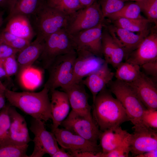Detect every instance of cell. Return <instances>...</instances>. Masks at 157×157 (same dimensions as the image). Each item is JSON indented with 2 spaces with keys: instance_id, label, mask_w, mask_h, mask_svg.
Returning a JSON list of instances; mask_svg holds the SVG:
<instances>
[{
  "instance_id": "obj_1",
  "label": "cell",
  "mask_w": 157,
  "mask_h": 157,
  "mask_svg": "<svg viewBox=\"0 0 157 157\" xmlns=\"http://www.w3.org/2000/svg\"><path fill=\"white\" fill-rule=\"evenodd\" d=\"M49 91L45 86L38 92H17L6 88L5 94L10 105L33 118L47 122L52 119Z\"/></svg>"
},
{
  "instance_id": "obj_2",
  "label": "cell",
  "mask_w": 157,
  "mask_h": 157,
  "mask_svg": "<svg viewBox=\"0 0 157 157\" xmlns=\"http://www.w3.org/2000/svg\"><path fill=\"white\" fill-rule=\"evenodd\" d=\"M93 102L92 116L101 132L119 126L129 121L124 107L106 86L98 93Z\"/></svg>"
},
{
  "instance_id": "obj_3",
  "label": "cell",
  "mask_w": 157,
  "mask_h": 157,
  "mask_svg": "<svg viewBox=\"0 0 157 157\" xmlns=\"http://www.w3.org/2000/svg\"><path fill=\"white\" fill-rule=\"evenodd\" d=\"M108 85L111 93L125 109L129 121L134 125L133 129L146 126L142 122V117L146 108L129 84L116 79L111 81Z\"/></svg>"
},
{
  "instance_id": "obj_4",
  "label": "cell",
  "mask_w": 157,
  "mask_h": 157,
  "mask_svg": "<svg viewBox=\"0 0 157 157\" xmlns=\"http://www.w3.org/2000/svg\"><path fill=\"white\" fill-rule=\"evenodd\" d=\"M76 56L75 51L57 57L48 69L49 76L44 86L51 91L72 84L74 65Z\"/></svg>"
},
{
  "instance_id": "obj_5",
  "label": "cell",
  "mask_w": 157,
  "mask_h": 157,
  "mask_svg": "<svg viewBox=\"0 0 157 157\" xmlns=\"http://www.w3.org/2000/svg\"><path fill=\"white\" fill-rule=\"evenodd\" d=\"M44 41V49L39 58L47 69L58 57L76 51L72 35L65 28L49 35Z\"/></svg>"
},
{
  "instance_id": "obj_6",
  "label": "cell",
  "mask_w": 157,
  "mask_h": 157,
  "mask_svg": "<svg viewBox=\"0 0 157 157\" xmlns=\"http://www.w3.org/2000/svg\"><path fill=\"white\" fill-rule=\"evenodd\" d=\"M34 16L36 37L44 40L51 34L65 29L70 17L48 6L46 3Z\"/></svg>"
},
{
  "instance_id": "obj_7",
  "label": "cell",
  "mask_w": 157,
  "mask_h": 157,
  "mask_svg": "<svg viewBox=\"0 0 157 157\" xmlns=\"http://www.w3.org/2000/svg\"><path fill=\"white\" fill-rule=\"evenodd\" d=\"M104 20L99 4L95 1L70 16L65 29L69 34L72 35L94 27L104 22Z\"/></svg>"
},
{
  "instance_id": "obj_8",
  "label": "cell",
  "mask_w": 157,
  "mask_h": 157,
  "mask_svg": "<svg viewBox=\"0 0 157 157\" xmlns=\"http://www.w3.org/2000/svg\"><path fill=\"white\" fill-rule=\"evenodd\" d=\"M29 129L34 135V147L29 157H42L46 154L51 157L59 149L54 134L46 129L44 121L32 118Z\"/></svg>"
},
{
  "instance_id": "obj_9",
  "label": "cell",
  "mask_w": 157,
  "mask_h": 157,
  "mask_svg": "<svg viewBox=\"0 0 157 157\" xmlns=\"http://www.w3.org/2000/svg\"><path fill=\"white\" fill-rule=\"evenodd\" d=\"M60 125L72 133L98 144L101 131L94 119H87L72 110Z\"/></svg>"
},
{
  "instance_id": "obj_10",
  "label": "cell",
  "mask_w": 157,
  "mask_h": 157,
  "mask_svg": "<svg viewBox=\"0 0 157 157\" xmlns=\"http://www.w3.org/2000/svg\"><path fill=\"white\" fill-rule=\"evenodd\" d=\"M51 130L58 144L72 155L75 153L83 152H101L98 144H94L65 128L58 127Z\"/></svg>"
},
{
  "instance_id": "obj_11",
  "label": "cell",
  "mask_w": 157,
  "mask_h": 157,
  "mask_svg": "<svg viewBox=\"0 0 157 157\" xmlns=\"http://www.w3.org/2000/svg\"><path fill=\"white\" fill-rule=\"evenodd\" d=\"M98 26L71 35L76 51H88L97 56L102 58V36L104 25Z\"/></svg>"
},
{
  "instance_id": "obj_12",
  "label": "cell",
  "mask_w": 157,
  "mask_h": 157,
  "mask_svg": "<svg viewBox=\"0 0 157 157\" xmlns=\"http://www.w3.org/2000/svg\"><path fill=\"white\" fill-rule=\"evenodd\" d=\"M127 83L147 109L157 110V87L151 78L141 72L136 79Z\"/></svg>"
},
{
  "instance_id": "obj_13",
  "label": "cell",
  "mask_w": 157,
  "mask_h": 157,
  "mask_svg": "<svg viewBox=\"0 0 157 157\" xmlns=\"http://www.w3.org/2000/svg\"><path fill=\"white\" fill-rule=\"evenodd\" d=\"M129 137L130 152L133 156L157 149V132L147 126L134 129Z\"/></svg>"
},
{
  "instance_id": "obj_14",
  "label": "cell",
  "mask_w": 157,
  "mask_h": 157,
  "mask_svg": "<svg viewBox=\"0 0 157 157\" xmlns=\"http://www.w3.org/2000/svg\"><path fill=\"white\" fill-rule=\"evenodd\" d=\"M76 52L77 56L74 65L72 84L80 82L84 78L100 68L105 62L103 58L88 51Z\"/></svg>"
},
{
  "instance_id": "obj_15",
  "label": "cell",
  "mask_w": 157,
  "mask_h": 157,
  "mask_svg": "<svg viewBox=\"0 0 157 157\" xmlns=\"http://www.w3.org/2000/svg\"><path fill=\"white\" fill-rule=\"evenodd\" d=\"M62 89L67 96L72 110L87 119H93L91 113L92 107L88 101L89 95L83 84L73 83Z\"/></svg>"
},
{
  "instance_id": "obj_16",
  "label": "cell",
  "mask_w": 157,
  "mask_h": 157,
  "mask_svg": "<svg viewBox=\"0 0 157 157\" xmlns=\"http://www.w3.org/2000/svg\"><path fill=\"white\" fill-rule=\"evenodd\" d=\"M10 126L8 136V144L22 146L28 144L32 141L28 132L26 120L17 112L15 107L10 105L8 109Z\"/></svg>"
},
{
  "instance_id": "obj_17",
  "label": "cell",
  "mask_w": 157,
  "mask_h": 157,
  "mask_svg": "<svg viewBox=\"0 0 157 157\" xmlns=\"http://www.w3.org/2000/svg\"><path fill=\"white\" fill-rule=\"evenodd\" d=\"M157 60V34L152 32L128 56L125 61L139 65Z\"/></svg>"
},
{
  "instance_id": "obj_18",
  "label": "cell",
  "mask_w": 157,
  "mask_h": 157,
  "mask_svg": "<svg viewBox=\"0 0 157 157\" xmlns=\"http://www.w3.org/2000/svg\"><path fill=\"white\" fill-rule=\"evenodd\" d=\"M106 29L114 40L124 49L126 59L149 34V32L135 34L114 24L106 26Z\"/></svg>"
},
{
  "instance_id": "obj_19",
  "label": "cell",
  "mask_w": 157,
  "mask_h": 157,
  "mask_svg": "<svg viewBox=\"0 0 157 157\" xmlns=\"http://www.w3.org/2000/svg\"><path fill=\"white\" fill-rule=\"evenodd\" d=\"M106 29H103L102 36L103 56L105 62L116 69L125 59V52Z\"/></svg>"
},
{
  "instance_id": "obj_20",
  "label": "cell",
  "mask_w": 157,
  "mask_h": 157,
  "mask_svg": "<svg viewBox=\"0 0 157 157\" xmlns=\"http://www.w3.org/2000/svg\"><path fill=\"white\" fill-rule=\"evenodd\" d=\"M114 76V73L105 62L100 68L87 76L80 82L91 92L93 102L97 95L112 81Z\"/></svg>"
},
{
  "instance_id": "obj_21",
  "label": "cell",
  "mask_w": 157,
  "mask_h": 157,
  "mask_svg": "<svg viewBox=\"0 0 157 157\" xmlns=\"http://www.w3.org/2000/svg\"><path fill=\"white\" fill-rule=\"evenodd\" d=\"M51 107L52 116L51 129L58 127L68 115L70 104L66 94L56 89L50 91Z\"/></svg>"
},
{
  "instance_id": "obj_22",
  "label": "cell",
  "mask_w": 157,
  "mask_h": 157,
  "mask_svg": "<svg viewBox=\"0 0 157 157\" xmlns=\"http://www.w3.org/2000/svg\"><path fill=\"white\" fill-rule=\"evenodd\" d=\"M8 20L3 31L31 41L35 33L28 17L17 15L12 16Z\"/></svg>"
},
{
  "instance_id": "obj_23",
  "label": "cell",
  "mask_w": 157,
  "mask_h": 157,
  "mask_svg": "<svg viewBox=\"0 0 157 157\" xmlns=\"http://www.w3.org/2000/svg\"><path fill=\"white\" fill-rule=\"evenodd\" d=\"M130 134L120 126L107 129L100 133L99 139L103 154L109 152L119 145Z\"/></svg>"
},
{
  "instance_id": "obj_24",
  "label": "cell",
  "mask_w": 157,
  "mask_h": 157,
  "mask_svg": "<svg viewBox=\"0 0 157 157\" xmlns=\"http://www.w3.org/2000/svg\"><path fill=\"white\" fill-rule=\"evenodd\" d=\"M44 41L36 37L33 42L19 52L17 60L21 69L32 65L40 58L44 49Z\"/></svg>"
},
{
  "instance_id": "obj_25",
  "label": "cell",
  "mask_w": 157,
  "mask_h": 157,
  "mask_svg": "<svg viewBox=\"0 0 157 157\" xmlns=\"http://www.w3.org/2000/svg\"><path fill=\"white\" fill-rule=\"evenodd\" d=\"M46 0H16L7 17L21 15L27 16H34L46 3Z\"/></svg>"
},
{
  "instance_id": "obj_26",
  "label": "cell",
  "mask_w": 157,
  "mask_h": 157,
  "mask_svg": "<svg viewBox=\"0 0 157 157\" xmlns=\"http://www.w3.org/2000/svg\"><path fill=\"white\" fill-rule=\"evenodd\" d=\"M113 24L133 32L142 33L149 32L151 22L146 18L128 19L120 18L112 21Z\"/></svg>"
},
{
  "instance_id": "obj_27",
  "label": "cell",
  "mask_w": 157,
  "mask_h": 157,
  "mask_svg": "<svg viewBox=\"0 0 157 157\" xmlns=\"http://www.w3.org/2000/svg\"><path fill=\"white\" fill-rule=\"evenodd\" d=\"M116 69L114 76L116 79L126 83L135 80L141 72L140 66L126 61L122 62Z\"/></svg>"
},
{
  "instance_id": "obj_28",
  "label": "cell",
  "mask_w": 157,
  "mask_h": 157,
  "mask_svg": "<svg viewBox=\"0 0 157 157\" xmlns=\"http://www.w3.org/2000/svg\"><path fill=\"white\" fill-rule=\"evenodd\" d=\"M19 76L22 85L26 89H35L41 82L42 74L40 71L31 65L21 69Z\"/></svg>"
},
{
  "instance_id": "obj_29",
  "label": "cell",
  "mask_w": 157,
  "mask_h": 157,
  "mask_svg": "<svg viewBox=\"0 0 157 157\" xmlns=\"http://www.w3.org/2000/svg\"><path fill=\"white\" fill-rule=\"evenodd\" d=\"M46 5L70 16L83 8L79 0H46Z\"/></svg>"
},
{
  "instance_id": "obj_30",
  "label": "cell",
  "mask_w": 157,
  "mask_h": 157,
  "mask_svg": "<svg viewBox=\"0 0 157 157\" xmlns=\"http://www.w3.org/2000/svg\"><path fill=\"white\" fill-rule=\"evenodd\" d=\"M141 10L136 2L125 4L118 11L110 15L108 18L113 21L120 18H140L143 17L141 14Z\"/></svg>"
},
{
  "instance_id": "obj_31",
  "label": "cell",
  "mask_w": 157,
  "mask_h": 157,
  "mask_svg": "<svg viewBox=\"0 0 157 157\" xmlns=\"http://www.w3.org/2000/svg\"><path fill=\"white\" fill-rule=\"evenodd\" d=\"M10 104H6L0 110V146L8 144V136L10 126L8 113Z\"/></svg>"
},
{
  "instance_id": "obj_32",
  "label": "cell",
  "mask_w": 157,
  "mask_h": 157,
  "mask_svg": "<svg viewBox=\"0 0 157 157\" xmlns=\"http://www.w3.org/2000/svg\"><path fill=\"white\" fill-rule=\"evenodd\" d=\"M31 42L3 31L0 33V43L6 44L20 51Z\"/></svg>"
},
{
  "instance_id": "obj_33",
  "label": "cell",
  "mask_w": 157,
  "mask_h": 157,
  "mask_svg": "<svg viewBox=\"0 0 157 157\" xmlns=\"http://www.w3.org/2000/svg\"><path fill=\"white\" fill-rule=\"evenodd\" d=\"M28 144L18 146L8 144L0 146V157H29L27 154Z\"/></svg>"
},
{
  "instance_id": "obj_34",
  "label": "cell",
  "mask_w": 157,
  "mask_h": 157,
  "mask_svg": "<svg viewBox=\"0 0 157 157\" xmlns=\"http://www.w3.org/2000/svg\"><path fill=\"white\" fill-rule=\"evenodd\" d=\"M147 18L156 25L157 24V0H142L136 2Z\"/></svg>"
},
{
  "instance_id": "obj_35",
  "label": "cell",
  "mask_w": 157,
  "mask_h": 157,
  "mask_svg": "<svg viewBox=\"0 0 157 157\" xmlns=\"http://www.w3.org/2000/svg\"><path fill=\"white\" fill-rule=\"evenodd\" d=\"M127 1V0H101L99 4L104 18L119 10Z\"/></svg>"
},
{
  "instance_id": "obj_36",
  "label": "cell",
  "mask_w": 157,
  "mask_h": 157,
  "mask_svg": "<svg viewBox=\"0 0 157 157\" xmlns=\"http://www.w3.org/2000/svg\"><path fill=\"white\" fill-rule=\"evenodd\" d=\"M130 135L118 147L111 151L106 154H100V157H128L130 152Z\"/></svg>"
},
{
  "instance_id": "obj_37",
  "label": "cell",
  "mask_w": 157,
  "mask_h": 157,
  "mask_svg": "<svg viewBox=\"0 0 157 157\" xmlns=\"http://www.w3.org/2000/svg\"><path fill=\"white\" fill-rule=\"evenodd\" d=\"M142 121L146 126L157 130V111L146 108L142 117Z\"/></svg>"
},
{
  "instance_id": "obj_38",
  "label": "cell",
  "mask_w": 157,
  "mask_h": 157,
  "mask_svg": "<svg viewBox=\"0 0 157 157\" xmlns=\"http://www.w3.org/2000/svg\"><path fill=\"white\" fill-rule=\"evenodd\" d=\"M15 55L3 59L4 67L8 78L16 74L18 71L19 65Z\"/></svg>"
},
{
  "instance_id": "obj_39",
  "label": "cell",
  "mask_w": 157,
  "mask_h": 157,
  "mask_svg": "<svg viewBox=\"0 0 157 157\" xmlns=\"http://www.w3.org/2000/svg\"><path fill=\"white\" fill-rule=\"evenodd\" d=\"M146 75L156 78L157 60L146 63L140 66Z\"/></svg>"
},
{
  "instance_id": "obj_40",
  "label": "cell",
  "mask_w": 157,
  "mask_h": 157,
  "mask_svg": "<svg viewBox=\"0 0 157 157\" xmlns=\"http://www.w3.org/2000/svg\"><path fill=\"white\" fill-rule=\"evenodd\" d=\"M19 51L9 45L0 43V59H4L11 56L16 55Z\"/></svg>"
},
{
  "instance_id": "obj_41",
  "label": "cell",
  "mask_w": 157,
  "mask_h": 157,
  "mask_svg": "<svg viewBox=\"0 0 157 157\" xmlns=\"http://www.w3.org/2000/svg\"><path fill=\"white\" fill-rule=\"evenodd\" d=\"M16 0H0V8L10 11Z\"/></svg>"
},
{
  "instance_id": "obj_42",
  "label": "cell",
  "mask_w": 157,
  "mask_h": 157,
  "mask_svg": "<svg viewBox=\"0 0 157 157\" xmlns=\"http://www.w3.org/2000/svg\"><path fill=\"white\" fill-rule=\"evenodd\" d=\"M6 87L2 84L0 85V110L6 104V97L5 92Z\"/></svg>"
},
{
  "instance_id": "obj_43",
  "label": "cell",
  "mask_w": 157,
  "mask_h": 157,
  "mask_svg": "<svg viewBox=\"0 0 157 157\" xmlns=\"http://www.w3.org/2000/svg\"><path fill=\"white\" fill-rule=\"evenodd\" d=\"M65 150L61 148L51 155V157H73L72 155L69 152H66Z\"/></svg>"
},
{
  "instance_id": "obj_44",
  "label": "cell",
  "mask_w": 157,
  "mask_h": 157,
  "mask_svg": "<svg viewBox=\"0 0 157 157\" xmlns=\"http://www.w3.org/2000/svg\"><path fill=\"white\" fill-rule=\"evenodd\" d=\"M99 152H83L73 154V157H99Z\"/></svg>"
},
{
  "instance_id": "obj_45",
  "label": "cell",
  "mask_w": 157,
  "mask_h": 157,
  "mask_svg": "<svg viewBox=\"0 0 157 157\" xmlns=\"http://www.w3.org/2000/svg\"><path fill=\"white\" fill-rule=\"evenodd\" d=\"M136 157H157V149L149 151L138 155Z\"/></svg>"
},
{
  "instance_id": "obj_46",
  "label": "cell",
  "mask_w": 157,
  "mask_h": 157,
  "mask_svg": "<svg viewBox=\"0 0 157 157\" xmlns=\"http://www.w3.org/2000/svg\"><path fill=\"white\" fill-rule=\"evenodd\" d=\"M4 77H6V75L3 65V59H0V79Z\"/></svg>"
},
{
  "instance_id": "obj_47",
  "label": "cell",
  "mask_w": 157,
  "mask_h": 157,
  "mask_svg": "<svg viewBox=\"0 0 157 157\" xmlns=\"http://www.w3.org/2000/svg\"><path fill=\"white\" fill-rule=\"evenodd\" d=\"M83 8L89 6L94 3L96 0H79Z\"/></svg>"
},
{
  "instance_id": "obj_48",
  "label": "cell",
  "mask_w": 157,
  "mask_h": 157,
  "mask_svg": "<svg viewBox=\"0 0 157 157\" xmlns=\"http://www.w3.org/2000/svg\"><path fill=\"white\" fill-rule=\"evenodd\" d=\"M3 15L4 12L3 11H0V27L3 22Z\"/></svg>"
},
{
  "instance_id": "obj_49",
  "label": "cell",
  "mask_w": 157,
  "mask_h": 157,
  "mask_svg": "<svg viewBox=\"0 0 157 157\" xmlns=\"http://www.w3.org/2000/svg\"><path fill=\"white\" fill-rule=\"evenodd\" d=\"M128 0V1H133L134 2H137L140 1L142 0Z\"/></svg>"
},
{
  "instance_id": "obj_50",
  "label": "cell",
  "mask_w": 157,
  "mask_h": 157,
  "mask_svg": "<svg viewBox=\"0 0 157 157\" xmlns=\"http://www.w3.org/2000/svg\"><path fill=\"white\" fill-rule=\"evenodd\" d=\"M2 84V83H1V80H0V85Z\"/></svg>"
}]
</instances>
